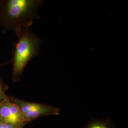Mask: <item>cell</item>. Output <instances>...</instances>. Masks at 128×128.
Returning a JSON list of instances; mask_svg holds the SVG:
<instances>
[{"label":"cell","mask_w":128,"mask_h":128,"mask_svg":"<svg viewBox=\"0 0 128 128\" xmlns=\"http://www.w3.org/2000/svg\"><path fill=\"white\" fill-rule=\"evenodd\" d=\"M6 64H7V63L5 64H0V69L4 65ZM8 86L4 82L0 76V104L8 99V96L6 94V92L8 90Z\"/></svg>","instance_id":"6"},{"label":"cell","mask_w":128,"mask_h":128,"mask_svg":"<svg viewBox=\"0 0 128 128\" xmlns=\"http://www.w3.org/2000/svg\"><path fill=\"white\" fill-rule=\"evenodd\" d=\"M17 40L14 44L12 81L20 82L23 72L28 64L40 52L41 39L30 28H23L15 32Z\"/></svg>","instance_id":"2"},{"label":"cell","mask_w":128,"mask_h":128,"mask_svg":"<svg viewBox=\"0 0 128 128\" xmlns=\"http://www.w3.org/2000/svg\"><path fill=\"white\" fill-rule=\"evenodd\" d=\"M44 4L43 0H0V25L2 33H15L23 28H30Z\"/></svg>","instance_id":"1"},{"label":"cell","mask_w":128,"mask_h":128,"mask_svg":"<svg viewBox=\"0 0 128 128\" xmlns=\"http://www.w3.org/2000/svg\"><path fill=\"white\" fill-rule=\"evenodd\" d=\"M85 128H114L110 120H94L86 126Z\"/></svg>","instance_id":"5"},{"label":"cell","mask_w":128,"mask_h":128,"mask_svg":"<svg viewBox=\"0 0 128 128\" xmlns=\"http://www.w3.org/2000/svg\"><path fill=\"white\" fill-rule=\"evenodd\" d=\"M27 124L25 123L12 124L0 122V128H24Z\"/></svg>","instance_id":"7"},{"label":"cell","mask_w":128,"mask_h":128,"mask_svg":"<svg viewBox=\"0 0 128 128\" xmlns=\"http://www.w3.org/2000/svg\"><path fill=\"white\" fill-rule=\"evenodd\" d=\"M0 122L28 124L25 121L18 106L9 98L0 104Z\"/></svg>","instance_id":"4"},{"label":"cell","mask_w":128,"mask_h":128,"mask_svg":"<svg viewBox=\"0 0 128 128\" xmlns=\"http://www.w3.org/2000/svg\"><path fill=\"white\" fill-rule=\"evenodd\" d=\"M8 98L18 106L25 121L28 124L43 117L60 114V110L58 107L28 102L14 96H8Z\"/></svg>","instance_id":"3"}]
</instances>
